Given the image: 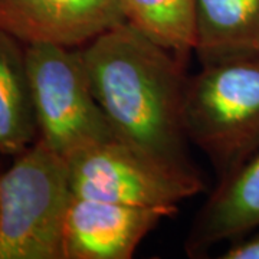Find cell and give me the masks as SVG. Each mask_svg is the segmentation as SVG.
Instances as JSON below:
<instances>
[{
	"label": "cell",
	"instance_id": "3",
	"mask_svg": "<svg viewBox=\"0 0 259 259\" xmlns=\"http://www.w3.org/2000/svg\"><path fill=\"white\" fill-rule=\"evenodd\" d=\"M74 197L66 158L36 140L0 173V259H65Z\"/></svg>",
	"mask_w": 259,
	"mask_h": 259
},
{
	"label": "cell",
	"instance_id": "9",
	"mask_svg": "<svg viewBox=\"0 0 259 259\" xmlns=\"http://www.w3.org/2000/svg\"><path fill=\"white\" fill-rule=\"evenodd\" d=\"M202 66L259 55V0H194V49Z\"/></svg>",
	"mask_w": 259,
	"mask_h": 259
},
{
	"label": "cell",
	"instance_id": "1",
	"mask_svg": "<svg viewBox=\"0 0 259 259\" xmlns=\"http://www.w3.org/2000/svg\"><path fill=\"white\" fill-rule=\"evenodd\" d=\"M81 52L115 137L173 171L202 177L183 122L187 61L127 22L102 32Z\"/></svg>",
	"mask_w": 259,
	"mask_h": 259
},
{
	"label": "cell",
	"instance_id": "4",
	"mask_svg": "<svg viewBox=\"0 0 259 259\" xmlns=\"http://www.w3.org/2000/svg\"><path fill=\"white\" fill-rule=\"evenodd\" d=\"M29 87L37 140L64 158L115 139L97 101L81 48L26 45Z\"/></svg>",
	"mask_w": 259,
	"mask_h": 259
},
{
	"label": "cell",
	"instance_id": "12",
	"mask_svg": "<svg viewBox=\"0 0 259 259\" xmlns=\"http://www.w3.org/2000/svg\"><path fill=\"white\" fill-rule=\"evenodd\" d=\"M222 259H259V228L233 241L223 252Z\"/></svg>",
	"mask_w": 259,
	"mask_h": 259
},
{
	"label": "cell",
	"instance_id": "7",
	"mask_svg": "<svg viewBox=\"0 0 259 259\" xmlns=\"http://www.w3.org/2000/svg\"><path fill=\"white\" fill-rule=\"evenodd\" d=\"M173 214L74 194L65 223V259H130L160 221Z\"/></svg>",
	"mask_w": 259,
	"mask_h": 259
},
{
	"label": "cell",
	"instance_id": "8",
	"mask_svg": "<svg viewBox=\"0 0 259 259\" xmlns=\"http://www.w3.org/2000/svg\"><path fill=\"white\" fill-rule=\"evenodd\" d=\"M259 228V150L233 175L218 182L197 213L185 249L199 258L225 241H236Z\"/></svg>",
	"mask_w": 259,
	"mask_h": 259
},
{
	"label": "cell",
	"instance_id": "11",
	"mask_svg": "<svg viewBox=\"0 0 259 259\" xmlns=\"http://www.w3.org/2000/svg\"><path fill=\"white\" fill-rule=\"evenodd\" d=\"M125 22L187 61L194 49V0H121Z\"/></svg>",
	"mask_w": 259,
	"mask_h": 259
},
{
	"label": "cell",
	"instance_id": "10",
	"mask_svg": "<svg viewBox=\"0 0 259 259\" xmlns=\"http://www.w3.org/2000/svg\"><path fill=\"white\" fill-rule=\"evenodd\" d=\"M36 140L26 45L0 29V156L16 157Z\"/></svg>",
	"mask_w": 259,
	"mask_h": 259
},
{
	"label": "cell",
	"instance_id": "2",
	"mask_svg": "<svg viewBox=\"0 0 259 259\" xmlns=\"http://www.w3.org/2000/svg\"><path fill=\"white\" fill-rule=\"evenodd\" d=\"M183 122L218 180L233 175L259 150V55L206 65L189 76Z\"/></svg>",
	"mask_w": 259,
	"mask_h": 259
},
{
	"label": "cell",
	"instance_id": "5",
	"mask_svg": "<svg viewBox=\"0 0 259 259\" xmlns=\"http://www.w3.org/2000/svg\"><path fill=\"white\" fill-rule=\"evenodd\" d=\"M75 196L110 203L177 212V204L204 190L202 177L161 166L117 137L66 158Z\"/></svg>",
	"mask_w": 259,
	"mask_h": 259
},
{
	"label": "cell",
	"instance_id": "6",
	"mask_svg": "<svg viewBox=\"0 0 259 259\" xmlns=\"http://www.w3.org/2000/svg\"><path fill=\"white\" fill-rule=\"evenodd\" d=\"M122 22L121 0H0V29L25 45L82 48Z\"/></svg>",
	"mask_w": 259,
	"mask_h": 259
}]
</instances>
